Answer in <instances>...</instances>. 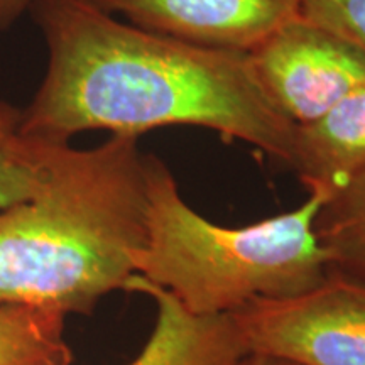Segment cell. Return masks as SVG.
<instances>
[{"label": "cell", "mask_w": 365, "mask_h": 365, "mask_svg": "<svg viewBox=\"0 0 365 365\" xmlns=\"http://www.w3.org/2000/svg\"><path fill=\"white\" fill-rule=\"evenodd\" d=\"M264 91L294 125H307L365 83V54L303 17L250 53Z\"/></svg>", "instance_id": "5b68a950"}, {"label": "cell", "mask_w": 365, "mask_h": 365, "mask_svg": "<svg viewBox=\"0 0 365 365\" xmlns=\"http://www.w3.org/2000/svg\"><path fill=\"white\" fill-rule=\"evenodd\" d=\"M145 31L250 54L299 17L303 0H88Z\"/></svg>", "instance_id": "8992f818"}, {"label": "cell", "mask_w": 365, "mask_h": 365, "mask_svg": "<svg viewBox=\"0 0 365 365\" xmlns=\"http://www.w3.org/2000/svg\"><path fill=\"white\" fill-rule=\"evenodd\" d=\"M36 0H0V33L9 31L19 22Z\"/></svg>", "instance_id": "4fadbf2b"}, {"label": "cell", "mask_w": 365, "mask_h": 365, "mask_svg": "<svg viewBox=\"0 0 365 365\" xmlns=\"http://www.w3.org/2000/svg\"><path fill=\"white\" fill-rule=\"evenodd\" d=\"M148 237L134 254L135 274L163 287L195 317H222L255 299L313 289L330 266L314 234L322 195L293 212L245 227L210 222L185 202L161 159H148Z\"/></svg>", "instance_id": "3957f363"}, {"label": "cell", "mask_w": 365, "mask_h": 365, "mask_svg": "<svg viewBox=\"0 0 365 365\" xmlns=\"http://www.w3.org/2000/svg\"><path fill=\"white\" fill-rule=\"evenodd\" d=\"M247 354L298 365H365V282L328 272L313 289L230 313Z\"/></svg>", "instance_id": "277c9868"}, {"label": "cell", "mask_w": 365, "mask_h": 365, "mask_svg": "<svg viewBox=\"0 0 365 365\" xmlns=\"http://www.w3.org/2000/svg\"><path fill=\"white\" fill-rule=\"evenodd\" d=\"M29 14L48 61L22 108L24 134L71 143L86 130L140 137L193 125L289 168L296 125L267 97L250 54L145 31L88 0H36Z\"/></svg>", "instance_id": "6da1fadb"}, {"label": "cell", "mask_w": 365, "mask_h": 365, "mask_svg": "<svg viewBox=\"0 0 365 365\" xmlns=\"http://www.w3.org/2000/svg\"><path fill=\"white\" fill-rule=\"evenodd\" d=\"M237 365H298L289 360H282L277 357H269V355L261 354H247L245 357L240 359V362Z\"/></svg>", "instance_id": "5bb4252c"}, {"label": "cell", "mask_w": 365, "mask_h": 365, "mask_svg": "<svg viewBox=\"0 0 365 365\" xmlns=\"http://www.w3.org/2000/svg\"><path fill=\"white\" fill-rule=\"evenodd\" d=\"M24 112L0 97V210L31 198L43 181L51 139L22 130Z\"/></svg>", "instance_id": "8fae6325"}, {"label": "cell", "mask_w": 365, "mask_h": 365, "mask_svg": "<svg viewBox=\"0 0 365 365\" xmlns=\"http://www.w3.org/2000/svg\"><path fill=\"white\" fill-rule=\"evenodd\" d=\"M125 291L149 296L158 308L153 331L130 365H237L247 355L230 314L195 317L139 274Z\"/></svg>", "instance_id": "52a82bcc"}, {"label": "cell", "mask_w": 365, "mask_h": 365, "mask_svg": "<svg viewBox=\"0 0 365 365\" xmlns=\"http://www.w3.org/2000/svg\"><path fill=\"white\" fill-rule=\"evenodd\" d=\"M299 16L365 54V0H303Z\"/></svg>", "instance_id": "7c38bea8"}, {"label": "cell", "mask_w": 365, "mask_h": 365, "mask_svg": "<svg viewBox=\"0 0 365 365\" xmlns=\"http://www.w3.org/2000/svg\"><path fill=\"white\" fill-rule=\"evenodd\" d=\"M314 234L330 271L365 282V171L322 205Z\"/></svg>", "instance_id": "9c48e42d"}, {"label": "cell", "mask_w": 365, "mask_h": 365, "mask_svg": "<svg viewBox=\"0 0 365 365\" xmlns=\"http://www.w3.org/2000/svg\"><path fill=\"white\" fill-rule=\"evenodd\" d=\"M65 319L46 308L0 307V365H70Z\"/></svg>", "instance_id": "30bf717a"}, {"label": "cell", "mask_w": 365, "mask_h": 365, "mask_svg": "<svg viewBox=\"0 0 365 365\" xmlns=\"http://www.w3.org/2000/svg\"><path fill=\"white\" fill-rule=\"evenodd\" d=\"M148 159L139 137L53 140L34 195L0 210V307L90 314L125 291L148 237Z\"/></svg>", "instance_id": "7a4b0ae2"}, {"label": "cell", "mask_w": 365, "mask_h": 365, "mask_svg": "<svg viewBox=\"0 0 365 365\" xmlns=\"http://www.w3.org/2000/svg\"><path fill=\"white\" fill-rule=\"evenodd\" d=\"M289 168L325 200L365 171V83L312 124L296 125Z\"/></svg>", "instance_id": "ba28073f"}]
</instances>
